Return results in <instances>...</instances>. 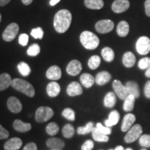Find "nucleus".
Listing matches in <instances>:
<instances>
[{
	"mask_svg": "<svg viewBox=\"0 0 150 150\" xmlns=\"http://www.w3.org/2000/svg\"><path fill=\"white\" fill-rule=\"evenodd\" d=\"M135 101L136 97L132 95H129L127 98L125 99V102L123 104V109L125 111L129 112L131 111L134 108Z\"/></svg>",
	"mask_w": 150,
	"mask_h": 150,
	"instance_id": "nucleus-30",
	"label": "nucleus"
},
{
	"mask_svg": "<svg viewBox=\"0 0 150 150\" xmlns=\"http://www.w3.org/2000/svg\"><path fill=\"white\" fill-rule=\"evenodd\" d=\"M1 14H0V22H1Z\"/></svg>",
	"mask_w": 150,
	"mask_h": 150,
	"instance_id": "nucleus-55",
	"label": "nucleus"
},
{
	"mask_svg": "<svg viewBox=\"0 0 150 150\" xmlns=\"http://www.w3.org/2000/svg\"><path fill=\"white\" fill-rule=\"evenodd\" d=\"M59 127L56 122H51L48 124L47 126L46 127V132L47 134L50 136H55L59 133Z\"/></svg>",
	"mask_w": 150,
	"mask_h": 150,
	"instance_id": "nucleus-36",
	"label": "nucleus"
},
{
	"mask_svg": "<svg viewBox=\"0 0 150 150\" xmlns=\"http://www.w3.org/2000/svg\"><path fill=\"white\" fill-rule=\"evenodd\" d=\"M144 94L147 98L150 99V81H148L145 83V88H144Z\"/></svg>",
	"mask_w": 150,
	"mask_h": 150,
	"instance_id": "nucleus-46",
	"label": "nucleus"
},
{
	"mask_svg": "<svg viewBox=\"0 0 150 150\" xmlns=\"http://www.w3.org/2000/svg\"><path fill=\"white\" fill-rule=\"evenodd\" d=\"M80 42L86 49L93 50L99 46V39L95 33L88 31H85L81 33Z\"/></svg>",
	"mask_w": 150,
	"mask_h": 150,
	"instance_id": "nucleus-3",
	"label": "nucleus"
},
{
	"mask_svg": "<svg viewBox=\"0 0 150 150\" xmlns=\"http://www.w3.org/2000/svg\"><path fill=\"white\" fill-rule=\"evenodd\" d=\"M102 56L104 61L106 62H112L115 58V53L111 48L106 47L102 49Z\"/></svg>",
	"mask_w": 150,
	"mask_h": 150,
	"instance_id": "nucleus-31",
	"label": "nucleus"
},
{
	"mask_svg": "<svg viewBox=\"0 0 150 150\" xmlns=\"http://www.w3.org/2000/svg\"><path fill=\"white\" fill-rule=\"evenodd\" d=\"M129 25L126 21H121L117 24V33L119 36L125 37L129 34Z\"/></svg>",
	"mask_w": 150,
	"mask_h": 150,
	"instance_id": "nucleus-29",
	"label": "nucleus"
},
{
	"mask_svg": "<svg viewBox=\"0 0 150 150\" xmlns=\"http://www.w3.org/2000/svg\"><path fill=\"white\" fill-rule=\"evenodd\" d=\"M113 28L114 22L110 20H99L95 24V29L99 33H109Z\"/></svg>",
	"mask_w": 150,
	"mask_h": 150,
	"instance_id": "nucleus-8",
	"label": "nucleus"
},
{
	"mask_svg": "<svg viewBox=\"0 0 150 150\" xmlns=\"http://www.w3.org/2000/svg\"><path fill=\"white\" fill-rule=\"evenodd\" d=\"M80 81L84 87L86 88H90L95 83V79L88 73H84L80 76Z\"/></svg>",
	"mask_w": 150,
	"mask_h": 150,
	"instance_id": "nucleus-24",
	"label": "nucleus"
},
{
	"mask_svg": "<svg viewBox=\"0 0 150 150\" xmlns=\"http://www.w3.org/2000/svg\"><path fill=\"white\" fill-rule=\"evenodd\" d=\"M75 130L74 127L70 124H66L64 125L62 129V134L63 136L66 138H72L74 135Z\"/></svg>",
	"mask_w": 150,
	"mask_h": 150,
	"instance_id": "nucleus-32",
	"label": "nucleus"
},
{
	"mask_svg": "<svg viewBox=\"0 0 150 150\" xmlns=\"http://www.w3.org/2000/svg\"><path fill=\"white\" fill-rule=\"evenodd\" d=\"M54 112L49 106H40L35 111V120L38 122H44L48 121L53 117Z\"/></svg>",
	"mask_w": 150,
	"mask_h": 150,
	"instance_id": "nucleus-4",
	"label": "nucleus"
},
{
	"mask_svg": "<svg viewBox=\"0 0 150 150\" xmlns=\"http://www.w3.org/2000/svg\"><path fill=\"white\" fill-rule=\"evenodd\" d=\"M116 104V95L113 92H109L105 95L104 105L106 108H112Z\"/></svg>",
	"mask_w": 150,
	"mask_h": 150,
	"instance_id": "nucleus-26",
	"label": "nucleus"
},
{
	"mask_svg": "<svg viewBox=\"0 0 150 150\" xmlns=\"http://www.w3.org/2000/svg\"><path fill=\"white\" fill-rule=\"evenodd\" d=\"M22 3H23L24 5L28 6V5L31 4L32 3L33 0H22Z\"/></svg>",
	"mask_w": 150,
	"mask_h": 150,
	"instance_id": "nucleus-50",
	"label": "nucleus"
},
{
	"mask_svg": "<svg viewBox=\"0 0 150 150\" xmlns=\"http://www.w3.org/2000/svg\"><path fill=\"white\" fill-rule=\"evenodd\" d=\"M13 128L18 132L25 133L31 129V125L29 123L24 122L20 120H16L13 122Z\"/></svg>",
	"mask_w": 150,
	"mask_h": 150,
	"instance_id": "nucleus-20",
	"label": "nucleus"
},
{
	"mask_svg": "<svg viewBox=\"0 0 150 150\" xmlns=\"http://www.w3.org/2000/svg\"><path fill=\"white\" fill-rule=\"evenodd\" d=\"M96 127L101 133H102V134H104L105 135H107V136L108 135H110L112 133V129L110 127H108L106 126V127L103 126L102 124L99 123V122L97 124Z\"/></svg>",
	"mask_w": 150,
	"mask_h": 150,
	"instance_id": "nucleus-42",
	"label": "nucleus"
},
{
	"mask_svg": "<svg viewBox=\"0 0 150 150\" xmlns=\"http://www.w3.org/2000/svg\"><path fill=\"white\" fill-rule=\"evenodd\" d=\"M101 63V59L99 56L94 55L92 56L88 60V65L89 68L91 70H95L99 66Z\"/></svg>",
	"mask_w": 150,
	"mask_h": 150,
	"instance_id": "nucleus-34",
	"label": "nucleus"
},
{
	"mask_svg": "<svg viewBox=\"0 0 150 150\" xmlns=\"http://www.w3.org/2000/svg\"><path fill=\"white\" fill-rule=\"evenodd\" d=\"M61 70L57 65H52L47 70L46 76L48 79L52 81L59 80L61 77Z\"/></svg>",
	"mask_w": 150,
	"mask_h": 150,
	"instance_id": "nucleus-16",
	"label": "nucleus"
},
{
	"mask_svg": "<svg viewBox=\"0 0 150 150\" xmlns=\"http://www.w3.org/2000/svg\"><path fill=\"white\" fill-rule=\"evenodd\" d=\"M40 52V47L38 45L35 43L31 45L27 50V54L30 56H35L39 54Z\"/></svg>",
	"mask_w": 150,
	"mask_h": 150,
	"instance_id": "nucleus-38",
	"label": "nucleus"
},
{
	"mask_svg": "<svg viewBox=\"0 0 150 150\" xmlns=\"http://www.w3.org/2000/svg\"><path fill=\"white\" fill-rule=\"evenodd\" d=\"M101 150H102V149H101Z\"/></svg>",
	"mask_w": 150,
	"mask_h": 150,
	"instance_id": "nucleus-59",
	"label": "nucleus"
},
{
	"mask_svg": "<svg viewBox=\"0 0 150 150\" xmlns=\"http://www.w3.org/2000/svg\"><path fill=\"white\" fill-rule=\"evenodd\" d=\"M108 150H114V149H108Z\"/></svg>",
	"mask_w": 150,
	"mask_h": 150,
	"instance_id": "nucleus-57",
	"label": "nucleus"
},
{
	"mask_svg": "<svg viewBox=\"0 0 150 150\" xmlns=\"http://www.w3.org/2000/svg\"><path fill=\"white\" fill-rule=\"evenodd\" d=\"M126 86L129 95H132L138 98L140 97V89L137 83L132 81H129L126 83Z\"/></svg>",
	"mask_w": 150,
	"mask_h": 150,
	"instance_id": "nucleus-23",
	"label": "nucleus"
},
{
	"mask_svg": "<svg viewBox=\"0 0 150 150\" xmlns=\"http://www.w3.org/2000/svg\"><path fill=\"white\" fill-rule=\"evenodd\" d=\"M29 42V36L26 33H22L19 36V42L22 46H26Z\"/></svg>",
	"mask_w": 150,
	"mask_h": 150,
	"instance_id": "nucleus-43",
	"label": "nucleus"
},
{
	"mask_svg": "<svg viewBox=\"0 0 150 150\" xmlns=\"http://www.w3.org/2000/svg\"><path fill=\"white\" fill-rule=\"evenodd\" d=\"M94 147V142L93 140H88L81 146V150H92Z\"/></svg>",
	"mask_w": 150,
	"mask_h": 150,
	"instance_id": "nucleus-44",
	"label": "nucleus"
},
{
	"mask_svg": "<svg viewBox=\"0 0 150 150\" xmlns=\"http://www.w3.org/2000/svg\"><path fill=\"white\" fill-rule=\"evenodd\" d=\"M112 86L114 92L117 95V97L120 99L125 100L129 95L126 86H124L120 81L119 80H114Z\"/></svg>",
	"mask_w": 150,
	"mask_h": 150,
	"instance_id": "nucleus-9",
	"label": "nucleus"
},
{
	"mask_svg": "<svg viewBox=\"0 0 150 150\" xmlns=\"http://www.w3.org/2000/svg\"><path fill=\"white\" fill-rule=\"evenodd\" d=\"M114 150H125V149H124L122 146H117V147H116L115 148V149Z\"/></svg>",
	"mask_w": 150,
	"mask_h": 150,
	"instance_id": "nucleus-53",
	"label": "nucleus"
},
{
	"mask_svg": "<svg viewBox=\"0 0 150 150\" xmlns=\"http://www.w3.org/2000/svg\"><path fill=\"white\" fill-rule=\"evenodd\" d=\"M11 86L13 88L20 93H24L29 97H33L35 95V89L33 86L27 81L21 79H14L12 80Z\"/></svg>",
	"mask_w": 150,
	"mask_h": 150,
	"instance_id": "nucleus-2",
	"label": "nucleus"
},
{
	"mask_svg": "<svg viewBox=\"0 0 150 150\" xmlns=\"http://www.w3.org/2000/svg\"><path fill=\"white\" fill-rule=\"evenodd\" d=\"M138 67L140 70H147L150 66V58L144 57L138 62Z\"/></svg>",
	"mask_w": 150,
	"mask_h": 150,
	"instance_id": "nucleus-40",
	"label": "nucleus"
},
{
	"mask_svg": "<svg viewBox=\"0 0 150 150\" xmlns=\"http://www.w3.org/2000/svg\"><path fill=\"white\" fill-rule=\"evenodd\" d=\"M62 115L64 117L65 119L68 120L70 121L75 120V112L72 108H66L62 112Z\"/></svg>",
	"mask_w": 150,
	"mask_h": 150,
	"instance_id": "nucleus-37",
	"label": "nucleus"
},
{
	"mask_svg": "<svg viewBox=\"0 0 150 150\" xmlns=\"http://www.w3.org/2000/svg\"><path fill=\"white\" fill-rule=\"evenodd\" d=\"M139 144L143 147H150V135H142L139 138Z\"/></svg>",
	"mask_w": 150,
	"mask_h": 150,
	"instance_id": "nucleus-39",
	"label": "nucleus"
},
{
	"mask_svg": "<svg viewBox=\"0 0 150 150\" xmlns=\"http://www.w3.org/2000/svg\"><path fill=\"white\" fill-rule=\"evenodd\" d=\"M7 107L13 113H19L22 110V104L17 97H10L7 100Z\"/></svg>",
	"mask_w": 150,
	"mask_h": 150,
	"instance_id": "nucleus-11",
	"label": "nucleus"
},
{
	"mask_svg": "<svg viewBox=\"0 0 150 150\" xmlns=\"http://www.w3.org/2000/svg\"><path fill=\"white\" fill-rule=\"evenodd\" d=\"M51 150H53V149H51ZM59 150H61V149H59Z\"/></svg>",
	"mask_w": 150,
	"mask_h": 150,
	"instance_id": "nucleus-58",
	"label": "nucleus"
},
{
	"mask_svg": "<svg viewBox=\"0 0 150 150\" xmlns=\"http://www.w3.org/2000/svg\"><path fill=\"white\" fill-rule=\"evenodd\" d=\"M46 145L50 149L59 150L65 147V142L61 138H51L47 140Z\"/></svg>",
	"mask_w": 150,
	"mask_h": 150,
	"instance_id": "nucleus-17",
	"label": "nucleus"
},
{
	"mask_svg": "<svg viewBox=\"0 0 150 150\" xmlns=\"http://www.w3.org/2000/svg\"><path fill=\"white\" fill-rule=\"evenodd\" d=\"M12 79L8 73H3L0 74V91H4L11 86Z\"/></svg>",
	"mask_w": 150,
	"mask_h": 150,
	"instance_id": "nucleus-25",
	"label": "nucleus"
},
{
	"mask_svg": "<svg viewBox=\"0 0 150 150\" xmlns=\"http://www.w3.org/2000/svg\"><path fill=\"white\" fill-rule=\"evenodd\" d=\"M130 6L129 0H115L112 3L111 8L116 13H122L127 11Z\"/></svg>",
	"mask_w": 150,
	"mask_h": 150,
	"instance_id": "nucleus-10",
	"label": "nucleus"
},
{
	"mask_svg": "<svg viewBox=\"0 0 150 150\" xmlns=\"http://www.w3.org/2000/svg\"><path fill=\"white\" fill-rule=\"evenodd\" d=\"M11 1V0H0V6H4L8 4Z\"/></svg>",
	"mask_w": 150,
	"mask_h": 150,
	"instance_id": "nucleus-49",
	"label": "nucleus"
},
{
	"mask_svg": "<svg viewBox=\"0 0 150 150\" xmlns=\"http://www.w3.org/2000/svg\"><path fill=\"white\" fill-rule=\"evenodd\" d=\"M18 69L19 72L24 76H29L31 73V68L29 65L25 62H20L18 65Z\"/></svg>",
	"mask_w": 150,
	"mask_h": 150,
	"instance_id": "nucleus-35",
	"label": "nucleus"
},
{
	"mask_svg": "<svg viewBox=\"0 0 150 150\" xmlns=\"http://www.w3.org/2000/svg\"><path fill=\"white\" fill-rule=\"evenodd\" d=\"M23 150H38V147L35 142H29L25 145Z\"/></svg>",
	"mask_w": 150,
	"mask_h": 150,
	"instance_id": "nucleus-47",
	"label": "nucleus"
},
{
	"mask_svg": "<svg viewBox=\"0 0 150 150\" xmlns=\"http://www.w3.org/2000/svg\"><path fill=\"white\" fill-rule=\"evenodd\" d=\"M72 22V13L66 9L56 13L54 19V29L58 33H63L67 31Z\"/></svg>",
	"mask_w": 150,
	"mask_h": 150,
	"instance_id": "nucleus-1",
	"label": "nucleus"
},
{
	"mask_svg": "<svg viewBox=\"0 0 150 150\" xmlns=\"http://www.w3.org/2000/svg\"><path fill=\"white\" fill-rule=\"evenodd\" d=\"M47 93L50 97H55L59 95L61 92V86L57 82L52 81L47 86Z\"/></svg>",
	"mask_w": 150,
	"mask_h": 150,
	"instance_id": "nucleus-19",
	"label": "nucleus"
},
{
	"mask_svg": "<svg viewBox=\"0 0 150 150\" xmlns=\"http://www.w3.org/2000/svg\"><path fill=\"white\" fill-rule=\"evenodd\" d=\"M95 82L97 85L103 86L106 84L111 79V75L106 71H102L99 72L95 76Z\"/></svg>",
	"mask_w": 150,
	"mask_h": 150,
	"instance_id": "nucleus-18",
	"label": "nucleus"
},
{
	"mask_svg": "<svg viewBox=\"0 0 150 150\" xmlns=\"http://www.w3.org/2000/svg\"><path fill=\"white\" fill-rule=\"evenodd\" d=\"M136 56L131 52H127L123 55L122 63L126 67H132L136 63Z\"/></svg>",
	"mask_w": 150,
	"mask_h": 150,
	"instance_id": "nucleus-22",
	"label": "nucleus"
},
{
	"mask_svg": "<svg viewBox=\"0 0 150 150\" xmlns=\"http://www.w3.org/2000/svg\"><path fill=\"white\" fill-rule=\"evenodd\" d=\"M82 70V65L78 60H72L67 65L66 71L71 76H76Z\"/></svg>",
	"mask_w": 150,
	"mask_h": 150,
	"instance_id": "nucleus-12",
	"label": "nucleus"
},
{
	"mask_svg": "<svg viewBox=\"0 0 150 150\" xmlns=\"http://www.w3.org/2000/svg\"><path fill=\"white\" fill-rule=\"evenodd\" d=\"M145 8L146 15L150 17V0H146L145 2Z\"/></svg>",
	"mask_w": 150,
	"mask_h": 150,
	"instance_id": "nucleus-48",
	"label": "nucleus"
},
{
	"mask_svg": "<svg viewBox=\"0 0 150 150\" xmlns=\"http://www.w3.org/2000/svg\"><path fill=\"white\" fill-rule=\"evenodd\" d=\"M125 150H134V149H132L131 148H127V149H125Z\"/></svg>",
	"mask_w": 150,
	"mask_h": 150,
	"instance_id": "nucleus-54",
	"label": "nucleus"
},
{
	"mask_svg": "<svg viewBox=\"0 0 150 150\" xmlns=\"http://www.w3.org/2000/svg\"><path fill=\"white\" fill-rule=\"evenodd\" d=\"M84 4L88 8L99 10L103 8L104 3L103 0H85Z\"/></svg>",
	"mask_w": 150,
	"mask_h": 150,
	"instance_id": "nucleus-27",
	"label": "nucleus"
},
{
	"mask_svg": "<svg viewBox=\"0 0 150 150\" xmlns=\"http://www.w3.org/2000/svg\"><path fill=\"white\" fill-rule=\"evenodd\" d=\"M60 1H61V0H51L50 4V5H51V6H55L56 4L59 3Z\"/></svg>",
	"mask_w": 150,
	"mask_h": 150,
	"instance_id": "nucleus-51",
	"label": "nucleus"
},
{
	"mask_svg": "<svg viewBox=\"0 0 150 150\" xmlns=\"http://www.w3.org/2000/svg\"><path fill=\"white\" fill-rule=\"evenodd\" d=\"M92 136H93V139L95 141L97 142H106L109 140V138L107 135H105L102 133H101L97 127H94L93 131H92Z\"/></svg>",
	"mask_w": 150,
	"mask_h": 150,
	"instance_id": "nucleus-28",
	"label": "nucleus"
},
{
	"mask_svg": "<svg viewBox=\"0 0 150 150\" xmlns=\"http://www.w3.org/2000/svg\"><path fill=\"white\" fill-rule=\"evenodd\" d=\"M94 128V124L93 122H89L84 127H79L77 128L76 132L79 135H86L92 132Z\"/></svg>",
	"mask_w": 150,
	"mask_h": 150,
	"instance_id": "nucleus-33",
	"label": "nucleus"
},
{
	"mask_svg": "<svg viewBox=\"0 0 150 150\" xmlns=\"http://www.w3.org/2000/svg\"><path fill=\"white\" fill-rule=\"evenodd\" d=\"M120 115L117 110H112L108 115V118L105 121V125L108 127H111L114 125H116L120 120Z\"/></svg>",
	"mask_w": 150,
	"mask_h": 150,
	"instance_id": "nucleus-21",
	"label": "nucleus"
},
{
	"mask_svg": "<svg viewBox=\"0 0 150 150\" xmlns=\"http://www.w3.org/2000/svg\"><path fill=\"white\" fill-rule=\"evenodd\" d=\"M9 136L8 131L0 125V140H4L8 138Z\"/></svg>",
	"mask_w": 150,
	"mask_h": 150,
	"instance_id": "nucleus-45",
	"label": "nucleus"
},
{
	"mask_svg": "<svg viewBox=\"0 0 150 150\" xmlns=\"http://www.w3.org/2000/svg\"><path fill=\"white\" fill-rule=\"evenodd\" d=\"M145 76L148 78H150V66L146 70L145 72Z\"/></svg>",
	"mask_w": 150,
	"mask_h": 150,
	"instance_id": "nucleus-52",
	"label": "nucleus"
},
{
	"mask_svg": "<svg viewBox=\"0 0 150 150\" xmlns=\"http://www.w3.org/2000/svg\"><path fill=\"white\" fill-rule=\"evenodd\" d=\"M67 94L70 97L78 96L83 93V89L79 83L76 81H73L67 86Z\"/></svg>",
	"mask_w": 150,
	"mask_h": 150,
	"instance_id": "nucleus-13",
	"label": "nucleus"
},
{
	"mask_svg": "<svg viewBox=\"0 0 150 150\" xmlns=\"http://www.w3.org/2000/svg\"><path fill=\"white\" fill-rule=\"evenodd\" d=\"M19 32V26L16 23H11L6 28L2 34L3 39L6 42L13 40Z\"/></svg>",
	"mask_w": 150,
	"mask_h": 150,
	"instance_id": "nucleus-7",
	"label": "nucleus"
},
{
	"mask_svg": "<svg viewBox=\"0 0 150 150\" xmlns=\"http://www.w3.org/2000/svg\"><path fill=\"white\" fill-rule=\"evenodd\" d=\"M22 145V141L20 138H11L4 143V148L5 150H18Z\"/></svg>",
	"mask_w": 150,
	"mask_h": 150,
	"instance_id": "nucleus-15",
	"label": "nucleus"
},
{
	"mask_svg": "<svg viewBox=\"0 0 150 150\" xmlns=\"http://www.w3.org/2000/svg\"><path fill=\"white\" fill-rule=\"evenodd\" d=\"M31 35L35 39H42L43 35H44V31H43L42 28L37 27L31 30Z\"/></svg>",
	"mask_w": 150,
	"mask_h": 150,
	"instance_id": "nucleus-41",
	"label": "nucleus"
},
{
	"mask_svg": "<svg viewBox=\"0 0 150 150\" xmlns=\"http://www.w3.org/2000/svg\"><path fill=\"white\" fill-rule=\"evenodd\" d=\"M136 116L134 114L128 113L125 115L123 118L122 123L121 130L123 132H127L133 127L135 122H136Z\"/></svg>",
	"mask_w": 150,
	"mask_h": 150,
	"instance_id": "nucleus-14",
	"label": "nucleus"
},
{
	"mask_svg": "<svg viewBox=\"0 0 150 150\" xmlns=\"http://www.w3.org/2000/svg\"><path fill=\"white\" fill-rule=\"evenodd\" d=\"M142 128L141 125H135L129 130L127 131V134L125 135L124 140L127 143H131L139 139L140 137L142 136Z\"/></svg>",
	"mask_w": 150,
	"mask_h": 150,
	"instance_id": "nucleus-5",
	"label": "nucleus"
},
{
	"mask_svg": "<svg viewBox=\"0 0 150 150\" xmlns=\"http://www.w3.org/2000/svg\"><path fill=\"white\" fill-rule=\"evenodd\" d=\"M140 150H147L146 149H145V148H144V149H140Z\"/></svg>",
	"mask_w": 150,
	"mask_h": 150,
	"instance_id": "nucleus-56",
	"label": "nucleus"
},
{
	"mask_svg": "<svg viewBox=\"0 0 150 150\" xmlns=\"http://www.w3.org/2000/svg\"><path fill=\"white\" fill-rule=\"evenodd\" d=\"M136 51L140 55H146L150 52V39L147 36H141L137 40Z\"/></svg>",
	"mask_w": 150,
	"mask_h": 150,
	"instance_id": "nucleus-6",
	"label": "nucleus"
}]
</instances>
